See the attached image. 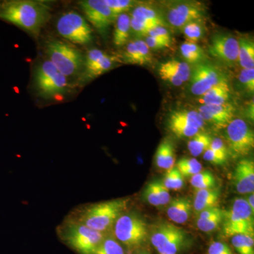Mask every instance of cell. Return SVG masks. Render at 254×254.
Returning a JSON list of instances; mask_svg holds the SVG:
<instances>
[{
	"instance_id": "8",
	"label": "cell",
	"mask_w": 254,
	"mask_h": 254,
	"mask_svg": "<svg viewBox=\"0 0 254 254\" xmlns=\"http://www.w3.org/2000/svg\"><path fill=\"white\" fill-rule=\"evenodd\" d=\"M56 27L60 35L71 43L84 46L93 41V29L85 18L76 11L64 13L58 18Z\"/></svg>"
},
{
	"instance_id": "24",
	"label": "cell",
	"mask_w": 254,
	"mask_h": 254,
	"mask_svg": "<svg viewBox=\"0 0 254 254\" xmlns=\"http://www.w3.org/2000/svg\"><path fill=\"white\" fill-rule=\"evenodd\" d=\"M155 163L159 168L168 170L175 163V150L173 143L165 139L160 143L155 153Z\"/></svg>"
},
{
	"instance_id": "36",
	"label": "cell",
	"mask_w": 254,
	"mask_h": 254,
	"mask_svg": "<svg viewBox=\"0 0 254 254\" xmlns=\"http://www.w3.org/2000/svg\"><path fill=\"white\" fill-rule=\"evenodd\" d=\"M182 28L188 41L191 43H195L200 40L204 33L203 25L200 23V21L187 23Z\"/></svg>"
},
{
	"instance_id": "47",
	"label": "cell",
	"mask_w": 254,
	"mask_h": 254,
	"mask_svg": "<svg viewBox=\"0 0 254 254\" xmlns=\"http://www.w3.org/2000/svg\"><path fill=\"white\" fill-rule=\"evenodd\" d=\"M209 148L220 153V154L225 155V156L227 157V155H228V150H227L226 145L222 141L221 138H212L211 143H210Z\"/></svg>"
},
{
	"instance_id": "13",
	"label": "cell",
	"mask_w": 254,
	"mask_h": 254,
	"mask_svg": "<svg viewBox=\"0 0 254 254\" xmlns=\"http://www.w3.org/2000/svg\"><path fill=\"white\" fill-rule=\"evenodd\" d=\"M205 11L200 4L191 1H178L169 6L167 11V21L175 28H182L187 23L200 21Z\"/></svg>"
},
{
	"instance_id": "41",
	"label": "cell",
	"mask_w": 254,
	"mask_h": 254,
	"mask_svg": "<svg viewBox=\"0 0 254 254\" xmlns=\"http://www.w3.org/2000/svg\"><path fill=\"white\" fill-rule=\"evenodd\" d=\"M155 27V26H153V25L140 22L134 18H131V32H133L137 36L148 35L150 30Z\"/></svg>"
},
{
	"instance_id": "44",
	"label": "cell",
	"mask_w": 254,
	"mask_h": 254,
	"mask_svg": "<svg viewBox=\"0 0 254 254\" xmlns=\"http://www.w3.org/2000/svg\"><path fill=\"white\" fill-rule=\"evenodd\" d=\"M207 254H233L230 247L224 242H215L209 247Z\"/></svg>"
},
{
	"instance_id": "30",
	"label": "cell",
	"mask_w": 254,
	"mask_h": 254,
	"mask_svg": "<svg viewBox=\"0 0 254 254\" xmlns=\"http://www.w3.org/2000/svg\"><path fill=\"white\" fill-rule=\"evenodd\" d=\"M190 183L196 190H205L216 187V179L213 174L208 170L199 172L190 177Z\"/></svg>"
},
{
	"instance_id": "7",
	"label": "cell",
	"mask_w": 254,
	"mask_h": 254,
	"mask_svg": "<svg viewBox=\"0 0 254 254\" xmlns=\"http://www.w3.org/2000/svg\"><path fill=\"white\" fill-rule=\"evenodd\" d=\"M34 82L37 91L46 98L63 95L68 87L67 78L60 73L49 60L37 66Z\"/></svg>"
},
{
	"instance_id": "26",
	"label": "cell",
	"mask_w": 254,
	"mask_h": 254,
	"mask_svg": "<svg viewBox=\"0 0 254 254\" xmlns=\"http://www.w3.org/2000/svg\"><path fill=\"white\" fill-rule=\"evenodd\" d=\"M168 122L188 125L198 129L203 128L205 125L204 120L200 117L199 113L191 110L173 111L169 116Z\"/></svg>"
},
{
	"instance_id": "33",
	"label": "cell",
	"mask_w": 254,
	"mask_h": 254,
	"mask_svg": "<svg viewBox=\"0 0 254 254\" xmlns=\"http://www.w3.org/2000/svg\"><path fill=\"white\" fill-rule=\"evenodd\" d=\"M175 167L184 177H191L202 171L201 164L194 158L180 159Z\"/></svg>"
},
{
	"instance_id": "2",
	"label": "cell",
	"mask_w": 254,
	"mask_h": 254,
	"mask_svg": "<svg viewBox=\"0 0 254 254\" xmlns=\"http://www.w3.org/2000/svg\"><path fill=\"white\" fill-rule=\"evenodd\" d=\"M128 199L120 198L100 202L83 210L79 222L95 231L106 234L128 207Z\"/></svg>"
},
{
	"instance_id": "40",
	"label": "cell",
	"mask_w": 254,
	"mask_h": 254,
	"mask_svg": "<svg viewBox=\"0 0 254 254\" xmlns=\"http://www.w3.org/2000/svg\"><path fill=\"white\" fill-rule=\"evenodd\" d=\"M239 79L249 91L254 93V68H243L239 76Z\"/></svg>"
},
{
	"instance_id": "16",
	"label": "cell",
	"mask_w": 254,
	"mask_h": 254,
	"mask_svg": "<svg viewBox=\"0 0 254 254\" xmlns=\"http://www.w3.org/2000/svg\"><path fill=\"white\" fill-rule=\"evenodd\" d=\"M235 108L232 105H203L198 113L203 120L208 122L218 128H226L233 120Z\"/></svg>"
},
{
	"instance_id": "15",
	"label": "cell",
	"mask_w": 254,
	"mask_h": 254,
	"mask_svg": "<svg viewBox=\"0 0 254 254\" xmlns=\"http://www.w3.org/2000/svg\"><path fill=\"white\" fill-rule=\"evenodd\" d=\"M117 58L98 49H92L87 53L84 60L85 76L93 78L109 71L115 64Z\"/></svg>"
},
{
	"instance_id": "35",
	"label": "cell",
	"mask_w": 254,
	"mask_h": 254,
	"mask_svg": "<svg viewBox=\"0 0 254 254\" xmlns=\"http://www.w3.org/2000/svg\"><path fill=\"white\" fill-rule=\"evenodd\" d=\"M224 215H225V210H223L222 213L218 214L211 218L203 219V220L198 219L196 222L197 227L200 231L205 233L213 232L222 225Z\"/></svg>"
},
{
	"instance_id": "29",
	"label": "cell",
	"mask_w": 254,
	"mask_h": 254,
	"mask_svg": "<svg viewBox=\"0 0 254 254\" xmlns=\"http://www.w3.org/2000/svg\"><path fill=\"white\" fill-rule=\"evenodd\" d=\"M183 58L190 63H198L205 58L204 52L196 43L187 41L180 47Z\"/></svg>"
},
{
	"instance_id": "49",
	"label": "cell",
	"mask_w": 254,
	"mask_h": 254,
	"mask_svg": "<svg viewBox=\"0 0 254 254\" xmlns=\"http://www.w3.org/2000/svg\"><path fill=\"white\" fill-rule=\"evenodd\" d=\"M247 200V203L252 208V211L254 212V193H250Z\"/></svg>"
},
{
	"instance_id": "6",
	"label": "cell",
	"mask_w": 254,
	"mask_h": 254,
	"mask_svg": "<svg viewBox=\"0 0 254 254\" xmlns=\"http://www.w3.org/2000/svg\"><path fill=\"white\" fill-rule=\"evenodd\" d=\"M114 237L128 248L144 244L149 232L146 222L136 213H124L113 225Z\"/></svg>"
},
{
	"instance_id": "45",
	"label": "cell",
	"mask_w": 254,
	"mask_h": 254,
	"mask_svg": "<svg viewBox=\"0 0 254 254\" xmlns=\"http://www.w3.org/2000/svg\"><path fill=\"white\" fill-rule=\"evenodd\" d=\"M148 36L153 37V38L172 43L170 32L167 30V28L164 27V26H155L153 29L150 30Z\"/></svg>"
},
{
	"instance_id": "38",
	"label": "cell",
	"mask_w": 254,
	"mask_h": 254,
	"mask_svg": "<svg viewBox=\"0 0 254 254\" xmlns=\"http://www.w3.org/2000/svg\"><path fill=\"white\" fill-rule=\"evenodd\" d=\"M105 1L117 17L137 5L136 1L132 0H105Z\"/></svg>"
},
{
	"instance_id": "12",
	"label": "cell",
	"mask_w": 254,
	"mask_h": 254,
	"mask_svg": "<svg viewBox=\"0 0 254 254\" xmlns=\"http://www.w3.org/2000/svg\"><path fill=\"white\" fill-rule=\"evenodd\" d=\"M78 4L88 21L102 34H105L116 20L117 16L105 0H83Z\"/></svg>"
},
{
	"instance_id": "43",
	"label": "cell",
	"mask_w": 254,
	"mask_h": 254,
	"mask_svg": "<svg viewBox=\"0 0 254 254\" xmlns=\"http://www.w3.org/2000/svg\"><path fill=\"white\" fill-rule=\"evenodd\" d=\"M203 158L209 163L213 164V165H223L227 161V157L225 155L220 154L214 150L208 148L204 153H203Z\"/></svg>"
},
{
	"instance_id": "21",
	"label": "cell",
	"mask_w": 254,
	"mask_h": 254,
	"mask_svg": "<svg viewBox=\"0 0 254 254\" xmlns=\"http://www.w3.org/2000/svg\"><path fill=\"white\" fill-rule=\"evenodd\" d=\"M220 195L221 193L218 187L197 190L192 208L198 214L206 209L216 208L220 203Z\"/></svg>"
},
{
	"instance_id": "1",
	"label": "cell",
	"mask_w": 254,
	"mask_h": 254,
	"mask_svg": "<svg viewBox=\"0 0 254 254\" xmlns=\"http://www.w3.org/2000/svg\"><path fill=\"white\" fill-rule=\"evenodd\" d=\"M50 7L46 3L31 0H14L0 4V18L12 23L34 36L49 20Z\"/></svg>"
},
{
	"instance_id": "37",
	"label": "cell",
	"mask_w": 254,
	"mask_h": 254,
	"mask_svg": "<svg viewBox=\"0 0 254 254\" xmlns=\"http://www.w3.org/2000/svg\"><path fill=\"white\" fill-rule=\"evenodd\" d=\"M168 125L169 129L179 138H191L198 133L200 130L195 127L172 122H168Z\"/></svg>"
},
{
	"instance_id": "25",
	"label": "cell",
	"mask_w": 254,
	"mask_h": 254,
	"mask_svg": "<svg viewBox=\"0 0 254 254\" xmlns=\"http://www.w3.org/2000/svg\"><path fill=\"white\" fill-rule=\"evenodd\" d=\"M131 33V17L127 13L118 16L115 20L113 33V43L115 46H125L129 38Z\"/></svg>"
},
{
	"instance_id": "48",
	"label": "cell",
	"mask_w": 254,
	"mask_h": 254,
	"mask_svg": "<svg viewBox=\"0 0 254 254\" xmlns=\"http://www.w3.org/2000/svg\"><path fill=\"white\" fill-rule=\"evenodd\" d=\"M254 102L252 100V102L249 104L248 107H247V109H246V114H247V116L250 118V120L252 121H254Z\"/></svg>"
},
{
	"instance_id": "31",
	"label": "cell",
	"mask_w": 254,
	"mask_h": 254,
	"mask_svg": "<svg viewBox=\"0 0 254 254\" xmlns=\"http://www.w3.org/2000/svg\"><path fill=\"white\" fill-rule=\"evenodd\" d=\"M232 245L239 254H254V237L245 235L232 237Z\"/></svg>"
},
{
	"instance_id": "39",
	"label": "cell",
	"mask_w": 254,
	"mask_h": 254,
	"mask_svg": "<svg viewBox=\"0 0 254 254\" xmlns=\"http://www.w3.org/2000/svg\"><path fill=\"white\" fill-rule=\"evenodd\" d=\"M125 60L127 63L132 64L143 65L141 57L133 41L130 42L127 45L125 52Z\"/></svg>"
},
{
	"instance_id": "34",
	"label": "cell",
	"mask_w": 254,
	"mask_h": 254,
	"mask_svg": "<svg viewBox=\"0 0 254 254\" xmlns=\"http://www.w3.org/2000/svg\"><path fill=\"white\" fill-rule=\"evenodd\" d=\"M93 254H125V251L115 237L106 236Z\"/></svg>"
},
{
	"instance_id": "14",
	"label": "cell",
	"mask_w": 254,
	"mask_h": 254,
	"mask_svg": "<svg viewBox=\"0 0 254 254\" xmlns=\"http://www.w3.org/2000/svg\"><path fill=\"white\" fill-rule=\"evenodd\" d=\"M209 52L223 63L231 64L238 61L239 42L232 35L219 33L212 38Z\"/></svg>"
},
{
	"instance_id": "4",
	"label": "cell",
	"mask_w": 254,
	"mask_h": 254,
	"mask_svg": "<svg viewBox=\"0 0 254 254\" xmlns=\"http://www.w3.org/2000/svg\"><path fill=\"white\" fill-rule=\"evenodd\" d=\"M254 214L246 198H235L230 208L225 210L221 225L225 236L245 235L254 237Z\"/></svg>"
},
{
	"instance_id": "50",
	"label": "cell",
	"mask_w": 254,
	"mask_h": 254,
	"mask_svg": "<svg viewBox=\"0 0 254 254\" xmlns=\"http://www.w3.org/2000/svg\"><path fill=\"white\" fill-rule=\"evenodd\" d=\"M138 254H148L146 253V252H143V253Z\"/></svg>"
},
{
	"instance_id": "19",
	"label": "cell",
	"mask_w": 254,
	"mask_h": 254,
	"mask_svg": "<svg viewBox=\"0 0 254 254\" xmlns=\"http://www.w3.org/2000/svg\"><path fill=\"white\" fill-rule=\"evenodd\" d=\"M143 197L147 203L153 206L168 205L171 200L170 190L160 180H153L148 183L143 190Z\"/></svg>"
},
{
	"instance_id": "3",
	"label": "cell",
	"mask_w": 254,
	"mask_h": 254,
	"mask_svg": "<svg viewBox=\"0 0 254 254\" xmlns=\"http://www.w3.org/2000/svg\"><path fill=\"white\" fill-rule=\"evenodd\" d=\"M46 51L50 63L66 78L76 76L84 66L81 52L69 43L51 40L46 43Z\"/></svg>"
},
{
	"instance_id": "20",
	"label": "cell",
	"mask_w": 254,
	"mask_h": 254,
	"mask_svg": "<svg viewBox=\"0 0 254 254\" xmlns=\"http://www.w3.org/2000/svg\"><path fill=\"white\" fill-rule=\"evenodd\" d=\"M192 202L186 197H179L170 200L167 209L169 219L177 224L188 221L192 212Z\"/></svg>"
},
{
	"instance_id": "5",
	"label": "cell",
	"mask_w": 254,
	"mask_h": 254,
	"mask_svg": "<svg viewBox=\"0 0 254 254\" xmlns=\"http://www.w3.org/2000/svg\"><path fill=\"white\" fill-rule=\"evenodd\" d=\"M150 242L160 254H177L190 245V240L184 229L161 222L152 229Z\"/></svg>"
},
{
	"instance_id": "22",
	"label": "cell",
	"mask_w": 254,
	"mask_h": 254,
	"mask_svg": "<svg viewBox=\"0 0 254 254\" xmlns=\"http://www.w3.org/2000/svg\"><path fill=\"white\" fill-rule=\"evenodd\" d=\"M230 97V89L226 81L219 83L200 97L198 101L203 105H223Z\"/></svg>"
},
{
	"instance_id": "18",
	"label": "cell",
	"mask_w": 254,
	"mask_h": 254,
	"mask_svg": "<svg viewBox=\"0 0 254 254\" xmlns=\"http://www.w3.org/2000/svg\"><path fill=\"white\" fill-rule=\"evenodd\" d=\"M234 185L240 194H250L254 191V163L252 159L241 160L235 168Z\"/></svg>"
},
{
	"instance_id": "27",
	"label": "cell",
	"mask_w": 254,
	"mask_h": 254,
	"mask_svg": "<svg viewBox=\"0 0 254 254\" xmlns=\"http://www.w3.org/2000/svg\"><path fill=\"white\" fill-rule=\"evenodd\" d=\"M238 61L243 68H254V43L248 38H240Z\"/></svg>"
},
{
	"instance_id": "11",
	"label": "cell",
	"mask_w": 254,
	"mask_h": 254,
	"mask_svg": "<svg viewBox=\"0 0 254 254\" xmlns=\"http://www.w3.org/2000/svg\"><path fill=\"white\" fill-rule=\"evenodd\" d=\"M190 91L201 96L210 88L225 81L221 72L213 64H198L190 73Z\"/></svg>"
},
{
	"instance_id": "10",
	"label": "cell",
	"mask_w": 254,
	"mask_h": 254,
	"mask_svg": "<svg viewBox=\"0 0 254 254\" xmlns=\"http://www.w3.org/2000/svg\"><path fill=\"white\" fill-rule=\"evenodd\" d=\"M225 134L230 152L235 158L246 156L253 150V130L242 119L232 120L226 127Z\"/></svg>"
},
{
	"instance_id": "46",
	"label": "cell",
	"mask_w": 254,
	"mask_h": 254,
	"mask_svg": "<svg viewBox=\"0 0 254 254\" xmlns=\"http://www.w3.org/2000/svg\"><path fill=\"white\" fill-rule=\"evenodd\" d=\"M145 42L150 50L163 49L165 48H168V47L170 46V44H171L170 42L158 39V38H153V37L150 36L147 37Z\"/></svg>"
},
{
	"instance_id": "32",
	"label": "cell",
	"mask_w": 254,
	"mask_h": 254,
	"mask_svg": "<svg viewBox=\"0 0 254 254\" xmlns=\"http://www.w3.org/2000/svg\"><path fill=\"white\" fill-rule=\"evenodd\" d=\"M162 181L169 190H180L185 186V179L175 166L167 170Z\"/></svg>"
},
{
	"instance_id": "42",
	"label": "cell",
	"mask_w": 254,
	"mask_h": 254,
	"mask_svg": "<svg viewBox=\"0 0 254 254\" xmlns=\"http://www.w3.org/2000/svg\"><path fill=\"white\" fill-rule=\"evenodd\" d=\"M136 46L140 57H141L142 63L144 65L145 64L150 63L152 60V55L150 54L149 48L147 46L145 41L142 40H136L133 41Z\"/></svg>"
},
{
	"instance_id": "17",
	"label": "cell",
	"mask_w": 254,
	"mask_h": 254,
	"mask_svg": "<svg viewBox=\"0 0 254 254\" xmlns=\"http://www.w3.org/2000/svg\"><path fill=\"white\" fill-rule=\"evenodd\" d=\"M160 78L175 86H180L190 78V65L185 62L171 60L162 63L158 68Z\"/></svg>"
},
{
	"instance_id": "28",
	"label": "cell",
	"mask_w": 254,
	"mask_h": 254,
	"mask_svg": "<svg viewBox=\"0 0 254 254\" xmlns=\"http://www.w3.org/2000/svg\"><path fill=\"white\" fill-rule=\"evenodd\" d=\"M211 141L212 137L208 133L198 132L195 136L190 138L187 147L190 154L196 157L204 153L209 148Z\"/></svg>"
},
{
	"instance_id": "23",
	"label": "cell",
	"mask_w": 254,
	"mask_h": 254,
	"mask_svg": "<svg viewBox=\"0 0 254 254\" xmlns=\"http://www.w3.org/2000/svg\"><path fill=\"white\" fill-rule=\"evenodd\" d=\"M130 16L140 22L148 23L155 26H164L165 24L161 14L156 9L147 5L137 4L132 10Z\"/></svg>"
},
{
	"instance_id": "9",
	"label": "cell",
	"mask_w": 254,
	"mask_h": 254,
	"mask_svg": "<svg viewBox=\"0 0 254 254\" xmlns=\"http://www.w3.org/2000/svg\"><path fill=\"white\" fill-rule=\"evenodd\" d=\"M65 236L69 245L80 254H93L106 234L95 231L78 222L68 225Z\"/></svg>"
}]
</instances>
